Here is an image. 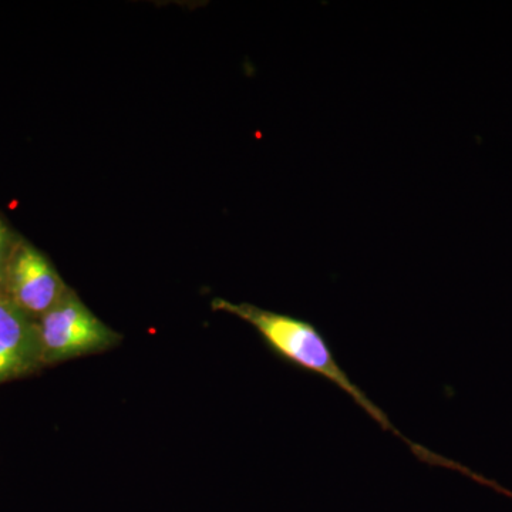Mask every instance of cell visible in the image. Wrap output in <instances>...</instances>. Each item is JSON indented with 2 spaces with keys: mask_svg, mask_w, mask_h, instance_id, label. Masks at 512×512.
Here are the masks:
<instances>
[{
  "mask_svg": "<svg viewBox=\"0 0 512 512\" xmlns=\"http://www.w3.org/2000/svg\"><path fill=\"white\" fill-rule=\"evenodd\" d=\"M212 308L215 311L237 316L249 323L276 356L281 357L289 365L329 380L330 383L335 384L336 387L348 394L360 409L365 410L373 420L382 426V429L392 431L396 436L402 437L404 443L412 447L413 453L417 457L423 453V447L417 446L403 437L400 431L390 423L387 414L379 406H376L356 383L350 380L348 373L339 366L328 340L313 323L295 318V316L285 315V313L266 311V309L249 305V303H232L225 299H214Z\"/></svg>",
  "mask_w": 512,
  "mask_h": 512,
  "instance_id": "obj_1",
  "label": "cell"
},
{
  "mask_svg": "<svg viewBox=\"0 0 512 512\" xmlns=\"http://www.w3.org/2000/svg\"><path fill=\"white\" fill-rule=\"evenodd\" d=\"M37 328L45 366L104 352L123 339L101 322L72 289L37 320Z\"/></svg>",
  "mask_w": 512,
  "mask_h": 512,
  "instance_id": "obj_2",
  "label": "cell"
},
{
  "mask_svg": "<svg viewBox=\"0 0 512 512\" xmlns=\"http://www.w3.org/2000/svg\"><path fill=\"white\" fill-rule=\"evenodd\" d=\"M67 291L69 288L47 256L18 239L3 278V295L30 318L39 320Z\"/></svg>",
  "mask_w": 512,
  "mask_h": 512,
  "instance_id": "obj_3",
  "label": "cell"
},
{
  "mask_svg": "<svg viewBox=\"0 0 512 512\" xmlns=\"http://www.w3.org/2000/svg\"><path fill=\"white\" fill-rule=\"evenodd\" d=\"M42 367L37 320L0 293V384L32 375Z\"/></svg>",
  "mask_w": 512,
  "mask_h": 512,
  "instance_id": "obj_4",
  "label": "cell"
},
{
  "mask_svg": "<svg viewBox=\"0 0 512 512\" xmlns=\"http://www.w3.org/2000/svg\"><path fill=\"white\" fill-rule=\"evenodd\" d=\"M16 244L18 241L13 238L8 225L0 218V291H2L3 278H5L6 268H8L9 259Z\"/></svg>",
  "mask_w": 512,
  "mask_h": 512,
  "instance_id": "obj_5",
  "label": "cell"
},
{
  "mask_svg": "<svg viewBox=\"0 0 512 512\" xmlns=\"http://www.w3.org/2000/svg\"><path fill=\"white\" fill-rule=\"evenodd\" d=\"M0 293H2V291H0Z\"/></svg>",
  "mask_w": 512,
  "mask_h": 512,
  "instance_id": "obj_6",
  "label": "cell"
}]
</instances>
